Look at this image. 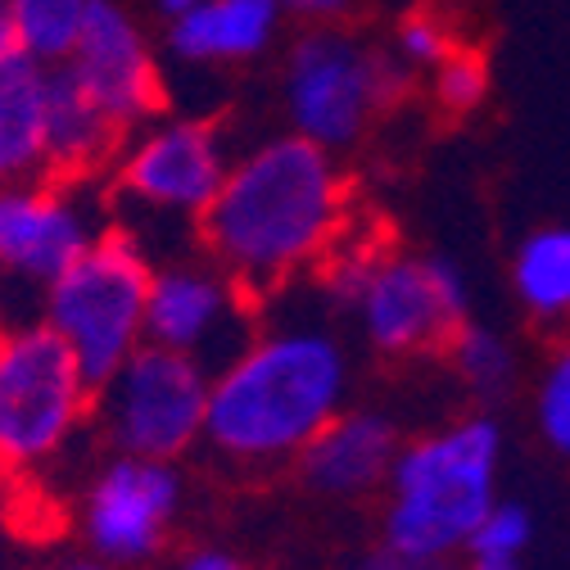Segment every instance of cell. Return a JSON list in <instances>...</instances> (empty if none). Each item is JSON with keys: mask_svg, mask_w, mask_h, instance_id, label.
Returning <instances> with one entry per match:
<instances>
[{"mask_svg": "<svg viewBox=\"0 0 570 570\" xmlns=\"http://www.w3.org/2000/svg\"><path fill=\"white\" fill-rule=\"evenodd\" d=\"M440 358L449 363L453 381L471 394V403L484 407V412H493L498 403L521 390V353L503 331L489 326V322L471 317L466 326H458L449 335V344L440 348Z\"/></svg>", "mask_w": 570, "mask_h": 570, "instance_id": "cell-18", "label": "cell"}, {"mask_svg": "<svg viewBox=\"0 0 570 570\" xmlns=\"http://www.w3.org/2000/svg\"><path fill=\"white\" fill-rule=\"evenodd\" d=\"M164 570H254V566L227 543H190Z\"/></svg>", "mask_w": 570, "mask_h": 570, "instance_id": "cell-26", "label": "cell"}, {"mask_svg": "<svg viewBox=\"0 0 570 570\" xmlns=\"http://www.w3.org/2000/svg\"><path fill=\"white\" fill-rule=\"evenodd\" d=\"M23 46H19V32H14V19H10V6L0 0V68H6L10 59H19Z\"/></svg>", "mask_w": 570, "mask_h": 570, "instance_id": "cell-27", "label": "cell"}, {"mask_svg": "<svg viewBox=\"0 0 570 570\" xmlns=\"http://www.w3.org/2000/svg\"><path fill=\"white\" fill-rule=\"evenodd\" d=\"M208 385L213 367L159 344H140L96 390V425L109 453L181 466L204 449Z\"/></svg>", "mask_w": 570, "mask_h": 570, "instance_id": "cell-8", "label": "cell"}, {"mask_svg": "<svg viewBox=\"0 0 570 570\" xmlns=\"http://www.w3.org/2000/svg\"><path fill=\"white\" fill-rule=\"evenodd\" d=\"M539 525L534 512L521 503V498H498V503L484 512V521L475 525L466 557L462 561H484V566H525V552L534 543Z\"/></svg>", "mask_w": 570, "mask_h": 570, "instance_id": "cell-21", "label": "cell"}, {"mask_svg": "<svg viewBox=\"0 0 570 570\" xmlns=\"http://www.w3.org/2000/svg\"><path fill=\"white\" fill-rule=\"evenodd\" d=\"M348 227L353 208L340 155L281 131L232 159L195 236L204 258L218 263L240 291L272 299L291 281L313 276Z\"/></svg>", "mask_w": 570, "mask_h": 570, "instance_id": "cell-1", "label": "cell"}, {"mask_svg": "<svg viewBox=\"0 0 570 570\" xmlns=\"http://www.w3.org/2000/svg\"><path fill=\"white\" fill-rule=\"evenodd\" d=\"M96 421V385L41 322L0 340V475L59 462Z\"/></svg>", "mask_w": 570, "mask_h": 570, "instance_id": "cell-6", "label": "cell"}, {"mask_svg": "<svg viewBox=\"0 0 570 570\" xmlns=\"http://www.w3.org/2000/svg\"><path fill=\"white\" fill-rule=\"evenodd\" d=\"M6 331H10V326H6V322H0V340H6Z\"/></svg>", "mask_w": 570, "mask_h": 570, "instance_id": "cell-32", "label": "cell"}, {"mask_svg": "<svg viewBox=\"0 0 570 570\" xmlns=\"http://www.w3.org/2000/svg\"><path fill=\"white\" fill-rule=\"evenodd\" d=\"M399 449L403 431L385 407L348 403L299 453L295 480L326 503H363V498H381Z\"/></svg>", "mask_w": 570, "mask_h": 570, "instance_id": "cell-14", "label": "cell"}, {"mask_svg": "<svg viewBox=\"0 0 570 570\" xmlns=\"http://www.w3.org/2000/svg\"><path fill=\"white\" fill-rule=\"evenodd\" d=\"M155 6H159V0H155Z\"/></svg>", "mask_w": 570, "mask_h": 570, "instance_id": "cell-33", "label": "cell"}, {"mask_svg": "<svg viewBox=\"0 0 570 570\" xmlns=\"http://www.w3.org/2000/svg\"><path fill=\"white\" fill-rule=\"evenodd\" d=\"M46 570H118V566H109V561H100L91 552H78V557H63V561H55Z\"/></svg>", "mask_w": 570, "mask_h": 570, "instance_id": "cell-29", "label": "cell"}, {"mask_svg": "<svg viewBox=\"0 0 570 570\" xmlns=\"http://www.w3.org/2000/svg\"><path fill=\"white\" fill-rule=\"evenodd\" d=\"M489 91H493V78H489V63L475 46H458L435 73H431V105L444 114V118H471L489 105Z\"/></svg>", "mask_w": 570, "mask_h": 570, "instance_id": "cell-22", "label": "cell"}, {"mask_svg": "<svg viewBox=\"0 0 570 570\" xmlns=\"http://www.w3.org/2000/svg\"><path fill=\"white\" fill-rule=\"evenodd\" d=\"M114 223L78 181L23 177L0 186V281L41 291L73 267Z\"/></svg>", "mask_w": 570, "mask_h": 570, "instance_id": "cell-11", "label": "cell"}, {"mask_svg": "<svg viewBox=\"0 0 570 570\" xmlns=\"http://www.w3.org/2000/svg\"><path fill=\"white\" fill-rule=\"evenodd\" d=\"M190 6H199V0H159L164 19H177V14H181V10H190Z\"/></svg>", "mask_w": 570, "mask_h": 570, "instance_id": "cell-30", "label": "cell"}, {"mask_svg": "<svg viewBox=\"0 0 570 570\" xmlns=\"http://www.w3.org/2000/svg\"><path fill=\"white\" fill-rule=\"evenodd\" d=\"M281 19L285 14L276 0H199L168 19L164 46L177 63L190 68H232L267 55Z\"/></svg>", "mask_w": 570, "mask_h": 570, "instance_id": "cell-15", "label": "cell"}, {"mask_svg": "<svg viewBox=\"0 0 570 570\" xmlns=\"http://www.w3.org/2000/svg\"><path fill=\"white\" fill-rule=\"evenodd\" d=\"M348 348L331 326H258L213 367L204 449L236 471H295L322 425L348 407Z\"/></svg>", "mask_w": 570, "mask_h": 570, "instance_id": "cell-2", "label": "cell"}, {"mask_svg": "<svg viewBox=\"0 0 570 570\" xmlns=\"http://www.w3.org/2000/svg\"><path fill=\"white\" fill-rule=\"evenodd\" d=\"M155 254L140 245L136 232L109 227L73 267L59 272L37 308L41 326L63 340L78 367L100 390L146 340V308H150Z\"/></svg>", "mask_w": 570, "mask_h": 570, "instance_id": "cell-5", "label": "cell"}, {"mask_svg": "<svg viewBox=\"0 0 570 570\" xmlns=\"http://www.w3.org/2000/svg\"><path fill=\"white\" fill-rule=\"evenodd\" d=\"M385 46H390V55L407 68V73L421 82V78H431L462 41H458V32H453V23L444 14L421 6V10H412V14H403L394 23V37Z\"/></svg>", "mask_w": 570, "mask_h": 570, "instance_id": "cell-23", "label": "cell"}, {"mask_svg": "<svg viewBox=\"0 0 570 570\" xmlns=\"http://www.w3.org/2000/svg\"><path fill=\"white\" fill-rule=\"evenodd\" d=\"M348 317L358 322V335L376 358H431L475 317L471 276L449 254L385 245L353 295Z\"/></svg>", "mask_w": 570, "mask_h": 570, "instance_id": "cell-7", "label": "cell"}, {"mask_svg": "<svg viewBox=\"0 0 570 570\" xmlns=\"http://www.w3.org/2000/svg\"><path fill=\"white\" fill-rule=\"evenodd\" d=\"M530 421L539 444L570 466V331L552 335V348L530 381Z\"/></svg>", "mask_w": 570, "mask_h": 570, "instance_id": "cell-19", "label": "cell"}, {"mask_svg": "<svg viewBox=\"0 0 570 570\" xmlns=\"http://www.w3.org/2000/svg\"><path fill=\"white\" fill-rule=\"evenodd\" d=\"M285 19H295L304 28H340L353 19L358 0H276Z\"/></svg>", "mask_w": 570, "mask_h": 570, "instance_id": "cell-24", "label": "cell"}, {"mask_svg": "<svg viewBox=\"0 0 570 570\" xmlns=\"http://www.w3.org/2000/svg\"><path fill=\"white\" fill-rule=\"evenodd\" d=\"M503 453L508 431L484 407H471L403 440L381 489L376 543L435 561L466 557L475 525L503 498L498 493Z\"/></svg>", "mask_w": 570, "mask_h": 570, "instance_id": "cell-3", "label": "cell"}, {"mask_svg": "<svg viewBox=\"0 0 570 570\" xmlns=\"http://www.w3.org/2000/svg\"><path fill=\"white\" fill-rule=\"evenodd\" d=\"M28 173H23V164H19V155L10 150V140L6 136H0V186H6V181H23Z\"/></svg>", "mask_w": 570, "mask_h": 570, "instance_id": "cell-28", "label": "cell"}, {"mask_svg": "<svg viewBox=\"0 0 570 570\" xmlns=\"http://www.w3.org/2000/svg\"><path fill=\"white\" fill-rule=\"evenodd\" d=\"M63 68L122 136L140 131L164 114L159 55L146 28L127 10V0H96Z\"/></svg>", "mask_w": 570, "mask_h": 570, "instance_id": "cell-13", "label": "cell"}, {"mask_svg": "<svg viewBox=\"0 0 570 570\" xmlns=\"http://www.w3.org/2000/svg\"><path fill=\"white\" fill-rule=\"evenodd\" d=\"M232 146L227 131L208 118H155L131 140H122L114 155V190L122 204L155 213L168 223H190L208 213V204L218 199L227 168H232Z\"/></svg>", "mask_w": 570, "mask_h": 570, "instance_id": "cell-10", "label": "cell"}, {"mask_svg": "<svg viewBox=\"0 0 570 570\" xmlns=\"http://www.w3.org/2000/svg\"><path fill=\"white\" fill-rule=\"evenodd\" d=\"M416 78L353 28H304L285 46L281 63V109L285 131H295L331 155L363 146L385 109L407 100Z\"/></svg>", "mask_w": 570, "mask_h": 570, "instance_id": "cell-4", "label": "cell"}, {"mask_svg": "<svg viewBox=\"0 0 570 570\" xmlns=\"http://www.w3.org/2000/svg\"><path fill=\"white\" fill-rule=\"evenodd\" d=\"M258 299L213 263V258H173L155 263L146 340L186 358L218 367L258 331Z\"/></svg>", "mask_w": 570, "mask_h": 570, "instance_id": "cell-12", "label": "cell"}, {"mask_svg": "<svg viewBox=\"0 0 570 570\" xmlns=\"http://www.w3.org/2000/svg\"><path fill=\"white\" fill-rule=\"evenodd\" d=\"M23 55L41 63H63L78 46V32L96 0H6Z\"/></svg>", "mask_w": 570, "mask_h": 570, "instance_id": "cell-20", "label": "cell"}, {"mask_svg": "<svg viewBox=\"0 0 570 570\" xmlns=\"http://www.w3.org/2000/svg\"><path fill=\"white\" fill-rule=\"evenodd\" d=\"M462 570H525V566H484V561H466Z\"/></svg>", "mask_w": 570, "mask_h": 570, "instance_id": "cell-31", "label": "cell"}, {"mask_svg": "<svg viewBox=\"0 0 570 570\" xmlns=\"http://www.w3.org/2000/svg\"><path fill=\"white\" fill-rule=\"evenodd\" d=\"M348 570H462V566L458 561H435V557H407V552H394L385 543H372L348 561Z\"/></svg>", "mask_w": 570, "mask_h": 570, "instance_id": "cell-25", "label": "cell"}, {"mask_svg": "<svg viewBox=\"0 0 570 570\" xmlns=\"http://www.w3.org/2000/svg\"><path fill=\"white\" fill-rule=\"evenodd\" d=\"M122 146V131L82 96L68 78V68H50V100H46V173L59 181H82L100 164H109Z\"/></svg>", "mask_w": 570, "mask_h": 570, "instance_id": "cell-16", "label": "cell"}, {"mask_svg": "<svg viewBox=\"0 0 570 570\" xmlns=\"http://www.w3.org/2000/svg\"><path fill=\"white\" fill-rule=\"evenodd\" d=\"M186 512V475L177 462L109 453L78 493V539L118 570H146L168 557Z\"/></svg>", "mask_w": 570, "mask_h": 570, "instance_id": "cell-9", "label": "cell"}, {"mask_svg": "<svg viewBox=\"0 0 570 570\" xmlns=\"http://www.w3.org/2000/svg\"><path fill=\"white\" fill-rule=\"evenodd\" d=\"M508 291L525 322L552 335L570 331V223H543L517 240Z\"/></svg>", "mask_w": 570, "mask_h": 570, "instance_id": "cell-17", "label": "cell"}]
</instances>
